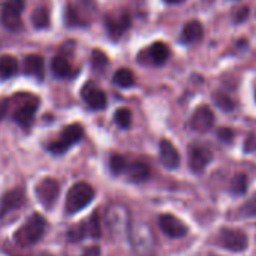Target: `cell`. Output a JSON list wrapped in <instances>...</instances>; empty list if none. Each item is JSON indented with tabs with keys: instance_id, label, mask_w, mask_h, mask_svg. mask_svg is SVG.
I'll use <instances>...</instances> for the list:
<instances>
[{
	"instance_id": "obj_1",
	"label": "cell",
	"mask_w": 256,
	"mask_h": 256,
	"mask_svg": "<svg viewBox=\"0 0 256 256\" xmlns=\"http://www.w3.org/2000/svg\"><path fill=\"white\" fill-rule=\"evenodd\" d=\"M128 240L138 256H154L156 255V237L148 224L140 220L132 222L129 228Z\"/></svg>"
},
{
	"instance_id": "obj_2",
	"label": "cell",
	"mask_w": 256,
	"mask_h": 256,
	"mask_svg": "<svg viewBox=\"0 0 256 256\" xmlns=\"http://www.w3.org/2000/svg\"><path fill=\"white\" fill-rule=\"evenodd\" d=\"M132 219L129 208L123 204H111L105 213V225L116 242H123L129 236Z\"/></svg>"
},
{
	"instance_id": "obj_3",
	"label": "cell",
	"mask_w": 256,
	"mask_h": 256,
	"mask_svg": "<svg viewBox=\"0 0 256 256\" xmlns=\"http://www.w3.org/2000/svg\"><path fill=\"white\" fill-rule=\"evenodd\" d=\"M45 230H46V220H45V218L42 214L34 213V214H32L26 220L24 225H21L16 230V232L14 236V240L21 248H30V246L36 244L42 238Z\"/></svg>"
},
{
	"instance_id": "obj_4",
	"label": "cell",
	"mask_w": 256,
	"mask_h": 256,
	"mask_svg": "<svg viewBox=\"0 0 256 256\" xmlns=\"http://www.w3.org/2000/svg\"><path fill=\"white\" fill-rule=\"evenodd\" d=\"M93 200H94V189L92 188V184L86 182H78L69 189L64 201V208L68 214H75L84 210Z\"/></svg>"
},
{
	"instance_id": "obj_5",
	"label": "cell",
	"mask_w": 256,
	"mask_h": 256,
	"mask_svg": "<svg viewBox=\"0 0 256 256\" xmlns=\"http://www.w3.org/2000/svg\"><path fill=\"white\" fill-rule=\"evenodd\" d=\"M82 135H84V129H82L81 124H78V123L69 124V126H66V128L63 129L60 140H57V141H54V142H51V144L48 146V150H50L52 154H63V153H66L74 144L80 142L81 138H82Z\"/></svg>"
},
{
	"instance_id": "obj_6",
	"label": "cell",
	"mask_w": 256,
	"mask_h": 256,
	"mask_svg": "<svg viewBox=\"0 0 256 256\" xmlns=\"http://www.w3.org/2000/svg\"><path fill=\"white\" fill-rule=\"evenodd\" d=\"M34 194L39 200V202L45 207V208H52L58 200L60 195V184L54 180V178H44L38 183Z\"/></svg>"
},
{
	"instance_id": "obj_7",
	"label": "cell",
	"mask_w": 256,
	"mask_h": 256,
	"mask_svg": "<svg viewBox=\"0 0 256 256\" xmlns=\"http://www.w3.org/2000/svg\"><path fill=\"white\" fill-rule=\"evenodd\" d=\"M220 243L225 249L231 252H244L248 249V236L240 230L224 228L220 231Z\"/></svg>"
},
{
	"instance_id": "obj_8",
	"label": "cell",
	"mask_w": 256,
	"mask_h": 256,
	"mask_svg": "<svg viewBox=\"0 0 256 256\" xmlns=\"http://www.w3.org/2000/svg\"><path fill=\"white\" fill-rule=\"evenodd\" d=\"M81 98L92 110H104L108 104L105 92L99 86H96L93 81H88L82 86Z\"/></svg>"
},
{
	"instance_id": "obj_9",
	"label": "cell",
	"mask_w": 256,
	"mask_h": 256,
	"mask_svg": "<svg viewBox=\"0 0 256 256\" xmlns=\"http://www.w3.org/2000/svg\"><path fill=\"white\" fill-rule=\"evenodd\" d=\"M38 106H39V99L32 96V94H27L24 102L14 112V120L22 128H28L33 123Z\"/></svg>"
},
{
	"instance_id": "obj_10",
	"label": "cell",
	"mask_w": 256,
	"mask_h": 256,
	"mask_svg": "<svg viewBox=\"0 0 256 256\" xmlns=\"http://www.w3.org/2000/svg\"><path fill=\"white\" fill-rule=\"evenodd\" d=\"M159 228L170 238H183L189 232V228L172 214H162L159 218Z\"/></svg>"
},
{
	"instance_id": "obj_11",
	"label": "cell",
	"mask_w": 256,
	"mask_h": 256,
	"mask_svg": "<svg viewBox=\"0 0 256 256\" xmlns=\"http://www.w3.org/2000/svg\"><path fill=\"white\" fill-rule=\"evenodd\" d=\"M24 202H26V192L21 188L6 192L0 198V219L9 214L10 212L20 208Z\"/></svg>"
},
{
	"instance_id": "obj_12",
	"label": "cell",
	"mask_w": 256,
	"mask_h": 256,
	"mask_svg": "<svg viewBox=\"0 0 256 256\" xmlns=\"http://www.w3.org/2000/svg\"><path fill=\"white\" fill-rule=\"evenodd\" d=\"M213 124H214V114H213L212 108L207 105L200 106L190 118V128L201 134L210 130L213 128Z\"/></svg>"
},
{
	"instance_id": "obj_13",
	"label": "cell",
	"mask_w": 256,
	"mask_h": 256,
	"mask_svg": "<svg viewBox=\"0 0 256 256\" xmlns=\"http://www.w3.org/2000/svg\"><path fill=\"white\" fill-rule=\"evenodd\" d=\"M213 159V153L204 147V146H194L190 148V153H189V165H190V170L196 174L202 172L207 165L212 162Z\"/></svg>"
},
{
	"instance_id": "obj_14",
	"label": "cell",
	"mask_w": 256,
	"mask_h": 256,
	"mask_svg": "<svg viewBox=\"0 0 256 256\" xmlns=\"http://www.w3.org/2000/svg\"><path fill=\"white\" fill-rule=\"evenodd\" d=\"M160 162L168 170H176L180 165V153L170 140H162L159 144Z\"/></svg>"
},
{
	"instance_id": "obj_15",
	"label": "cell",
	"mask_w": 256,
	"mask_h": 256,
	"mask_svg": "<svg viewBox=\"0 0 256 256\" xmlns=\"http://www.w3.org/2000/svg\"><path fill=\"white\" fill-rule=\"evenodd\" d=\"M130 24H132V21L128 14H122L117 18H112V16L105 18V27L112 38H120L126 30H129Z\"/></svg>"
},
{
	"instance_id": "obj_16",
	"label": "cell",
	"mask_w": 256,
	"mask_h": 256,
	"mask_svg": "<svg viewBox=\"0 0 256 256\" xmlns=\"http://www.w3.org/2000/svg\"><path fill=\"white\" fill-rule=\"evenodd\" d=\"M24 72L30 76H34L38 80L44 78L45 74V62L44 57L39 54H28L24 58Z\"/></svg>"
},
{
	"instance_id": "obj_17",
	"label": "cell",
	"mask_w": 256,
	"mask_h": 256,
	"mask_svg": "<svg viewBox=\"0 0 256 256\" xmlns=\"http://www.w3.org/2000/svg\"><path fill=\"white\" fill-rule=\"evenodd\" d=\"M0 20H2V24L10 30V32H18L22 28V21H21V12H16L8 6L3 4L2 8V14H0Z\"/></svg>"
},
{
	"instance_id": "obj_18",
	"label": "cell",
	"mask_w": 256,
	"mask_h": 256,
	"mask_svg": "<svg viewBox=\"0 0 256 256\" xmlns=\"http://www.w3.org/2000/svg\"><path fill=\"white\" fill-rule=\"evenodd\" d=\"M204 34L202 24L200 21H189L182 32V42L183 44H194L196 40H201Z\"/></svg>"
},
{
	"instance_id": "obj_19",
	"label": "cell",
	"mask_w": 256,
	"mask_h": 256,
	"mask_svg": "<svg viewBox=\"0 0 256 256\" xmlns=\"http://www.w3.org/2000/svg\"><path fill=\"white\" fill-rule=\"evenodd\" d=\"M128 177L134 183H142L150 177V166L144 162H134L132 165H128Z\"/></svg>"
},
{
	"instance_id": "obj_20",
	"label": "cell",
	"mask_w": 256,
	"mask_h": 256,
	"mask_svg": "<svg viewBox=\"0 0 256 256\" xmlns=\"http://www.w3.org/2000/svg\"><path fill=\"white\" fill-rule=\"evenodd\" d=\"M148 56L153 64H164L168 57H170V46L165 42H154L150 48H148Z\"/></svg>"
},
{
	"instance_id": "obj_21",
	"label": "cell",
	"mask_w": 256,
	"mask_h": 256,
	"mask_svg": "<svg viewBox=\"0 0 256 256\" xmlns=\"http://www.w3.org/2000/svg\"><path fill=\"white\" fill-rule=\"evenodd\" d=\"M18 60L14 56H2L0 57V78L2 80H8L16 75L18 72Z\"/></svg>"
},
{
	"instance_id": "obj_22",
	"label": "cell",
	"mask_w": 256,
	"mask_h": 256,
	"mask_svg": "<svg viewBox=\"0 0 256 256\" xmlns=\"http://www.w3.org/2000/svg\"><path fill=\"white\" fill-rule=\"evenodd\" d=\"M51 69L52 74L57 78H70L72 76V68L69 62L63 56H56L51 62Z\"/></svg>"
},
{
	"instance_id": "obj_23",
	"label": "cell",
	"mask_w": 256,
	"mask_h": 256,
	"mask_svg": "<svg viewBox=\"0 0 256 256\" xmlns=\"http://www.w3.org/2000/svg\"><path fill=\"white\" fill-rule=\"evenodd\" d=\"M112 82L118 87H123V88H129L135 84V75L130 69H126V68H122L118 70H116L114 76H112Z\"/></svg>"
},
{
	"instance_id": "obj_24",
	"label": "cell",
	"mask_w": 256,
	"mask_h": 256,
	"mask_svg": "<svg viewBox=\"0 0 256 256\" xmlns=\"http://www.w3.org/2000/svg\"><path fill=\"white\" fill-rule=\"evenodd\" d=\"M86 232H87V237H92V238H99L100 234H102V228H100V218H99V213L94 212L86 222Z\"/></svg>"
},
{
	"instance_id": "obj_25",
	"label": "cell",
	"mask_w": 256,
	"mask_h": 256,
	"mask_svg": "<svg viewBox=\"0 0 256 256\" xmlns=\"http://www.w3.org/2000/svg\"><path fill=\"white\" fill-rule=\"evenodd\" d=\"M32 22L34 26V28H46L50 26V12L45 8H38L33 10L32 14Z\"/></svg>"
},
{
	"instance_id": "obj_26",
	"label": "cell",
	"mask_w": 256,
	"mask_h": 256,
	"mask_svg": "<svg viewBox=\"0 0 256 256\" xmlns=\"http://www.w3.org/2000/svg\"><path fill=\"white\" fill-rule=\"evenodd\" d=\"M248 186H249L248 176L240 172V174L234 176V178L231 182V192L234 195H244L248 192Z\"/></svg>"
},
{
	"instance_id": "obj_27",
	"label": "cell",
	"mask_w": 256,
	"mask_h": 256,
	"mask_svg": "<svg viewBox=\"0 0 256 256\" xmlns=\"http://www.w3.org/2000/svg\"><path fill=\"white\" fill-rule=\"evenodd\" d=\"M82 12H80L75 6L69 4L66 8V22L69 27H76V26H87L86 20L81 16Z\"/></svg>"
},
{
	"instance_id": "obj_28",
	"label": "cell",
	"mask_w": 256,
	"mask_h": 256,
	"mask_svg": "<svg viewBox=\"0 0 256 256\" xmlns=\"http://www.w3.org/2000/svg\"><path fill=\"white\" fill-rule=\"evenodd\" d=\"M110 170L114 176H120L123 172H126L128 170V162L122 154H112L110 158Z\"/></svg>"
},
{
	"instance_id": "obj_29",
	"label": "cell",
	"mask_w": 256,
	"mask_h": 256,
	"mask_svg": "<svg viewBox=\"0 0 256 256\" xmlns=\"http://www.w3.org/2000/svg\"><path fill=\"white\" fill-rule=\"evenodd\" d=\"M114 120H116V123H117L118 128L128 129L130 126V123H132V112H130V110L129 108H120V110H117L116 114H114Z\"/></svg>"
},
{
	"instance_id": "obj_30",
	"label": "cell",
	"mask_w": 256,
	"mask_h": 256,
	"mask_svg": "<svg viewBox=\"0 0 256 256\" xmlns=\"http://www.w3.org/2000/svg\"><path fill=\"white\" fill-rule=\"evenodd\" d=\"M213 100H214V104L222 110V111H226V112H230V111H232L234 110V106H236V104H234V100L228 96V94H225V93H220V92H218V93H214V96H213Z\"/></svg>"
},
{
	"instance_id": "obj_31",
	"label": "cell",
	"mask_w": 256,
	"mask_h": 256,
	"mask_svg": "<svg viewBox=\"0 0 256 256\" xmlns=\"http://www.w3.org/2000/svg\"><path fill=\"white\" fill-rule=\"evenodd\" d=\"M92 64L96 70H104L108 64H110V60L106 57V54L102 51V50H93L92 52Z\"/></svg>"
},
{
	"instance_id": "obj_32",
	"label": "cell",
	"mask_w": 256,
	"mask_h": 256,
	"mask_svg": "<svg viewBox=\"0 0 256 256\" xmlns=\"http://www.w3.org/2000/svg\"><path fill=\"white\" fill-rule=\"evenodd\" d=\"M86 237H87V232H86V225H84V222H81V224L72 226V228L68 231V238H69L70 242H74V243L81 242V240L86 238Z\"/></svg>"
},
{
	"instance_id": "obj_33",
	"label": "cell",
	"mask_w": 256,
	"mask_h": 256,
	"mask_svg": "<svg viewBox=\"0 0 256 256\" xmlns=\"http://www.w3.org/2000/svg\"><path fill=\"white\" fill-rule=\"evenodd\" d=\"M218 138L224 142H231L232 138H234V130L230 129V128H222L218 130Z\"/></svg>"
},
{
	"instance_id": "obj_34",
	"label": "cell",
	"mask_w": 256,
	"mask_h": 256,
	"mask_svg": "<svg viewBox=\"0 0 256 256\" xmlns=\"http://www.w3.org/2000/svg\"><path fill=\"white\" fill-rule=\"evenodd\" d=\"M3 4L10 8V9H14V10H16V12H22V9L26 8V2L24 0H4Z\"/></svg>"
},
{
	"instance_id": "obj_35",
	"label": "cell",
	"mask_w": 256,
	"mask_h": 256,
	"mask_svg": "<svg viewBox=\"0 0 256 256\" xmlns=\"http://www.w3.org/2000/svg\"><path fill=\"white\" fill-rule=\"evenodd\" d=\"M256 150V138L255 135H249V138L246 140L244 142V152L248 153H252Z\"/></svg>"
},
{
	"instance_id": "obj_36",
	"label": "cell",
	"mask_w": 256,
	"mask_h": 256,
	"mask_svg": "<svg viewBox=\"0 0 256 256\" xmlns=\"http://www.w3.org/2000/svg\"><path fill=\"white\" fill-rule=\"evenodd\" d=\"M248 16H249V9H248V8H240V9L236 12L234 20H236L237 22H242V21H244Z\"/></svg>"
},
{
	"instance_id": "obj_37",
	"label": "cell",
	"mask_w": 256,
	"mask_h": 256,
	"mask_svg": "<svg viewBox=\"0 0 256 256\" xmlns=\"http://www.w3.org/2000/svg\"><path fill=\"white\" fill-rule=\"evenodd\" d=\"M9 104H10L9 99H2L0 100V120H3L6 117V114L9 111Z\"/></svg>"
},
{
	"instance_id": "obj_38",
	"label": "cell",
	"mask_w": 256,
	"mask_h": 256,
	"mask_svg": "<svg viewBox=\"0 0 256 256\" xmlns=\"http://www.w3.org/2000/svg\"><path fill=\"white\" fill-rule=\"evenodd\" d=\"M81 256H100V248L98 244H93V246L87 248Z\"/></svg>"
},
{
	"instance_id": "obj_39",
	"label": "cell",
	"mask_w": 256,
	"mask_h": 256,
	"mask_svg": "<svg viewBox=\"0 0 256 256\" xmlns=\"http://www.w3.org/2000/svg\"><path fill=\"white\" fill-rule=\"evenodd\" d=\"M81 8L84 9V12H88V10H93L94 9V0H78Z\"/></svg>"
},
{
	"instance_id": "obj_40",
	"label": "cell",
	"mask_w": 256,
	"mask_h": 256,
	"mask_svg": "<svg viewBox=\"0 0 256 256\" xmlns=\"http://www.w3.org/2000/svg\"><path fill=\"white\" fill-rule=\"evenodd\" d=\"M165 2H166V3H171V4H172V3H182V2H184V0H165Z\"/></svg>"
},
{
	"instance_id": "obj_41",
	"label": "cell",
	"mask_w": 256,
	"mask_h": 256,
	"mask_svg": "<svg viewBox=\"0 0 256 256\" xmlns=\"http://www.w3.org/2000/svg\"><path fill=\"white\" fill-rule=\"evenodd\" d=\"M255 99H256V93H255Z\"/></svg>"
}]
</instances>
